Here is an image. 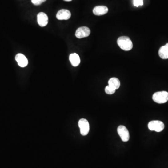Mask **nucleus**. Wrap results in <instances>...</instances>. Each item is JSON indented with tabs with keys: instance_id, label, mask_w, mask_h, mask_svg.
<instances>
[{
	"instance_id": "nucleus-17",
	"label": "nucleus",
	"mask_w": 168,
	"mask_h": 168,
	"mask_svg": "<svg viewBox=\"0 0 168 168\" xmlns=\"http://www.w3.org/2000/svg\"><path fill=\"white\" fill-rule=\"evenodd\" d=\"M138 3H139V6H142V5H143V0H138Z\"/></svg>"
},
{
	"instance_id": "nucleus-6",
	"label": "nucleus",
	"mask_w": 168,
	"mask_h": 168,
	"mask_svg": "<svg viewBox=\"0 0 168 168\" xmlns=\"http://www.w3.org/2000/svg\"><path fill=\"white\" fill-rule=\"evenodd\" d=\"M91 31L88 27L83 26L78 28L76 31L75 36L78 38H86L90 35Z\"/></svg>"
},
{
	"instance_id": "nucleus-18",
	"label": "nucleus",
	"mask_w": 168,
	"mask_h": 168,
	"mask_svg": "<svg viewBox=\"0 0 168 168\" xmlns=\"http://www.w3.org/2000/svg\"><path fill=\"white\" fill-rule=\"evenodd\" d=\"M64 1L66 2H70L72 1V0H64Z\"/></svg>"
},
{
	"instance_id": "nucleus-13",
	"label": "nucleus",
	"mask_w": 168,
	"mask_h": 168,
	"mask_svg": "<svg viewBox=\"0 0 168 168\" xmlns=\"http://www.w3.org/2000/svg\"><path fill=\"white\" fill-rule=\"evenodd\" d=\"M108 85L116 90L120 87L121 83L116 78H112L108 81Z\"/></svg>"
},
{
	"instance_id": "nucleus-5",
	"label": "nucleus",
	"mask_w": 168,
	"mask_h": 168,
	"mask_svg": "<svg viewBox=\"0 0 168 168\" xmlns=\"http://www.w3.org/2000/svg\"><path fill=\"white\" fill-rule=\"evenodd\" d=\"M78 125L81 135L83 136L87 135L90 130L89 123L87 120L85 119H81L78 122Z\"/></svg>"
},
{
	"instance_id": "nucleus-8",
	"label": "nucleus",
	"mask_w": 168,
	"mask_h": 168,
	"mask_svg": "<svg viewBox=\"0 0 168 168\" xmlns=\"http://www.w3.org/2000/svg\"><path fill=\"white\" fill-rule=\"evenodd\" d=\"M38 22L41 27H45L48 23V17L46 14L44 12H40L38 14Z\"/></svg>"
},
{
	"instance_id": "nucleus-4",
	"label": "nucleus",
	"mask_w": 168,
	"mask_h": 168,
	"mask_svg": "<svg viewBox=\"0 0 168 168\" xmlns=\"http://www.w3.org/2000/svg\"><path fill=\"white\" fill-rule=\"evenodd\" d=\"M117 132L124 142H127L130 140V133L124 126L120 125L117 128Z\"/></svg>"
},
{
	"instance_id": "nucleus-14",
	"label": "nucleus",
	"mask_w": 168,
	"mask_h": 168,
	"mask_svg": "<svg viewBox=\"0 0 168 168\" xmlns=\"http://www.w3.org/2000/svg\"><path fill=\"white\" fill-rule=\"evenodd\" d=\"M105 90V92L106 94L110 95L114 94L115 91H116V90L115 89L111 87V86H109V85L107 86L106 87Z\"/></svg>"
},
{
	"instance_id": "nucleus-1",
	"label": "nucleus",
	"mask_w": 168,
	"mask_h": 168,
	"mask_svg": "<svg viewBox=\"0 0 168 168\" xmlns=\"http://www.w3.org/2000/svg\"><path fill=\"white\" fill-rule=\"evenodd\" d=\"M117 44L118 46L125 51H129L132 49L133 45L132 42L130 38L128 37H120L117 39Z\"/></svg>"
},
{
	"instance_id": "nucleus-15",
	"label": "nucleus",
	"mask_w": 168,
	"mask_h": 168,
	"mask_svg": "<svg viewBox=\"0 0 168 168\" xmlns=\"http://www.w3.org/2000/svg\"><path fill=\"white\" fill-rule=\"evenodd\" d=\"M46 1V0H31V2L34 5L38 6L45 2Z\"/></svg>"
},
{
	"instance_id": "nucleus-12",
	"label": "nucleus",
	"mask_w": 168,
	"mask_h": 168,
	"mask_svg": "<svg viewBox=\"0 0 168 168\" xmlns=\"http://www.w3.org/2000/svg\"><path fill=\"white\" fill-rule=\"evenodd\" d=\"M69 59L72 66H77L80 64V58L77 53H72L70 55Z\"/></svg>"
},
{
	"instance_id": "nucleus-2",
	"label": "nucleus",
	"mask_w": 168,
	"mask_h": 168,
	"mask_svg": "<svg viewBox=\"0 0 168 168\" xmlns=\"http://www.w3.org/2000/svg\"><path fill=\"white\" fill-rule=\"evenodd\" d=\"M152 99L157 103H165L168 101V93L166 91L156 92L153 95Z\"/></svg>"
},
{
	"instance_id": "nucleus-3",
	"label": "nucleus",
	"mask_w": 168,
	"mask_h": 168,
	"mask_svg": "<svg viewBox=\"0 0 168 168\" xmlns=\"http://www.w3.org/2000/svg\"><path fill=\"white\" fill-rule=\"evenodd\" d=\"M148 128L150 130L160 132L164 129V124L161 121H152L148 124Z\"/></svg>"
},
{
	"instance_id": "nucleus-7",
	"label": "nucleus",
	"mask_w": 168,
	"mask_h": 168,
	"mask_svg": "<svg viewBox=\"0 0 168 168\" xmlns=\"http://www.w3.org/2000/svg\"><path fill=\"white\" fill-rule=\"evenodd\" d=\"M71 13L68 10L62 9L58 11L57 14V18L59 20H66L71 18Z\"/></svg>"
},
{
	"instance_id": "nucleus-11",
	"label": "nucleus",
	"mask_w": 168,
	"mask_h": 168,
	"mask_svg": "<svg viewBox=\"0 0 168 168\" xmlns=\"http://www.w3.org/2000/svg\"><path fill=\"white\" fill-rule=\"evenodd\" d=\"M158 54L160 57L162 59H168V43L160 48Z\"/></svg>"
},
{
	"instance_id": "nucleus-10",
	"label": "nucleus",
	"mask_w": 168,
	"mask_h": 168,
	"mask_svg": "<svg viewBox=\"0 0 168 168\" xmlns=\"http://www.w3.org/2000/svg\"><path fill=\"white\" fill-rule=\"evenodd\" d=\"M108 9L105 6H96L94 10L93 13L96 16H102L108 12Z\"/></svg>"
},
{
	"instance_id": "nucleus-16",
	"label": "nucleus",
	"mask_w": 168,
	"mask_h": 168,
	"mask_svg": "<svg viewBox=\"0 0 168 168\" xmlns=\"http://www.w3.org/2000/svg\"><path fill=\"white\" fill-rule=\"evenodd\" d=\"M134 5L136 7H138L139 6L138 0H134Z\"/></svg>"
},
{
	"instance_id": "nucleus-9",
	"label": "nucleus",
	"mask_w": 168,
	"mask_h": 168,
	"mask_svg": "<svg viewBox=\"0 0 168 168\" xmlns=\"http://www.w3.org/2000/svg\"><path fill=\"white\" fill-rule=\"evenodd\" d=\"M16 60L18 62V65L21 67H25L28 65V59L24 55L21 53H19L16 55Z\"/></svg>"
}]
</instances>
